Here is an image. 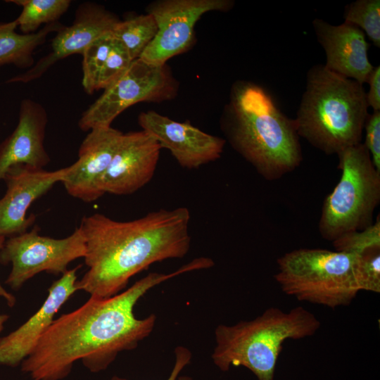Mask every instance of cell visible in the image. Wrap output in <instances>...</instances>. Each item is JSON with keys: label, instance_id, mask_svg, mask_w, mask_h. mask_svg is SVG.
I'll return each instance as SVG.
<instances>
[{"label": "cell", "instance_id": "30", "mask_svg": "<svg viewBox=\"0 0 380 380\" xmlns=\"http://www.w3.org/2000/svg\"><path fill=\"white\" fill-rule=\"evenodd\" d=\"M9 319V316L7 314L0 315V332L3 330L5 323Z\"/></svg>", "mask_w": 380, "mask_h": 380}, {"label": "cell", "instance_id": "9", "mask_svg": "<svg viewBox=\"0 0 380 380\" xmlns=\"http://www.w3.org/2000/svg\"><path fill=\"white\" fill-rule=\"evenodd\" d=\"M176 89L166 65L153 66L139 58L134 60L82 113L79 127L84 131L111 127L113 121L129 106L173 99Z\"/></svg>", "mask_w": 380, "mask_h": 380}, {"label": "cell", "instance_id": "8", "mask_svg": "<svg viewBox=\"0 0 380 380\" xmlns=\"http://www.w3.org/2000/svg\"><path fill=\"white\" fill-rule=\"evenodd\" d=\"M39 231L36 225L30 232L5 240L0 251V262L11 264L5 283L12 289H20L41 272L63 274L68 270L70 262L85 255V238L80 227L63 239L41 236Z\"/></svg>", "mask_w": 380, "mask_h": 380}, {"label": "cell", "instance_id": "6", "mask_svg": "<svg viewBox=\"0 0 380 380\" xmlns=\"http://www.w3.org/2000/svg\"><path fill=\"white\" fill-rule=\"evenodd\" d=\"M274 279L281 291L300 301L335 309L349 305L360 291L354 255L321 248H300L277 260Z\"/></svg>", "mask_w": 380, "mask_h": 380}, {"label": "cell", "instance_id": "7", "mask_svg": "<svg viewBox=\"0 0 380 380\" xmlns=\"http://www.w3.org/2000/svg\"><path fill=\"white\" fill-rule=\"evenodd\" d=\"M337 156L341 175L324 201L318 224L321 236L331 242L372 224L380 202V172L365 144L350 146Z\"/></svg>", "mask_w": 380, "mask_h": 380}, {"label": "cell", "instance_id": "11", "mask_svg": "<svg viewBox=\"0 0 380 380\" xmlns=\"http://www.w3.org/2000/svg\"><path fill=\"white\" fill-rule=\"evenodd\" d=\"M70 166L47 171L26 165L9 168L3 179L6 191L0 199V237L6 239L23 234L35 221L36 216L26 213L31 204L62 182Z\"/></svg>", "mask_w": 380, "mask_h": 380}, {"label": "cell", "instance_id": "3", "mask_svg": "<svg viewBox=\"0 0 380 380\" xmlns=\"http://www.w3.org/2000/svg\"><path fill=\"white\" fill-rule=\"evenodd\" d=\"M222 128L232 148L266 180L281 179L303 160L294 119L258 84L234 85Z\"/></svg>", "mask_w": 380, "mask_h": 380}, {"label": "cell", "instance_id": "29", "mask_svg": "<svg viewBox=\"0 0 380 380\" xmlns=\"http://www.w3.org/2000/svg\"><path fill=\"white\" fill-rule=\"evenodd\" d=\"M6 238L4 236L0 237V251L1 250L4 243L5 242ZM0 297L4 298V300L6 301L7 305L12 308L15 305L16 302V298L15 296H13L12 293L7 291L1 284L0 283Z\"/></svg>", "mask_w": 380, "mask_h": 380}, {"label": "cell", "instance_id": "17", "mask_svg": "<svg viewBox=\"0 0 380 380\" xmlns=\"http://www.w3.org/2000/svg\"><path fill=\"white\" fill-rule=\"evenodd\" d=\"M312 27L325 51L324 65L341 76L367 83L374 67L369 61V44L363 31L347 22L333 25L320 18L313 20Z\"/></svg>", "mask_w": 380, "mask_h": 380}, {"label": "cell", "instance_id": "31", "mask_svg": "<svg viewBox=\"0 0 380 380\" xmlns=\"http://www.w3.org/2000/svg\"><path fill=\"white\" fill-rule=\"evenodd\" d=\"M176 380H193V379L187 375H179Z\"/></svg>", "mask_w": 380, "mask_h": 380}, {"label": "cell", "instance_id": "16", "mask_svg": "<svg viewBox=\"0 0 380 380\" xmlns=\"http://www.w3.org/2000/svg\"><path fill=\"white\" fill-rule=\"evenodd\" d=\"M79 267L63 274L49 288L48 296L39 309L17 329L0 338V365L17 367L32 352L53 322L55 315L77 291Z\"/></svg>", "mask_w": 380, "mask_h": 380}, {"label": "cell", "instance_id": "22", "mask_svg": "<svg viewBox=\"0 0 380 380\" xmlns=\"http://www.w3.org/2000/svg\"><path fill=\"white\" fill-rule=\"evenodd\" d=\"M22 6L19 16L15 19L23 34H32L42 24H51L65 13L70 5L69 0H11Z\"/></svg>", "mask_w": 380, "mask_h": 380}, {"label": "cell", "instance_id": "28", "mask_svg": "<svg viewBox=\"0 0 380 380\" xmlns=\"http://www.w3.org/2000/svg\"><path fill=\"white\" fill-rule=\"evenodd\" d=\"M367 83L369 84L367 101L374 111L380 110V65L374 67Z\"/></svg>", "mask_w": 380, "mask_h": 380}, {"label": "cell", "instance_id": "18", "mask_svg": "<svg viewBox=\"0 0 380 380\" xmlns=\"http://www.w3.org/2000/svg\"><path fill=\"white\" fill-rule=\"evenodd\" d=\"M47 122L42 105L30 99L21 101L18 125L0 144V180L14 165L43 169L50 162L44 144Z\"/></svg>", "mask_w": 380, "mask_h": 380}, {"label": "cell", "instance_id": "1", "mask_svg": "<svg viewBox=\"0 0 380 380\" xmlns=\"http://www.w3.org/2000/svg\"><path fill=\"white\" fill-rule=\"evenodd\" d=\"M191 260L165 274L151 272L109 298L90 296L79 308L54 319L21 365L31 380H61L81 360L91 372L106 369L122 351L135 349L153 331L156 315L135 317L137 302L158 284L196 270Z\"/></svg>", "mask_w": 380, "mask_h": 380}, {"label": "cell", "instance_id": "19", "mask_svg": "<svg viewBox=\"0 0 380 380\" xmlns=\"http://www.w3.org/2000/svg\"><path fill=\"white\" fill-rule=\"evenodd\" d=\"M82 57V84L89 94L108 87L133 61L110 32L90 44Z\"/></svg>", "mask_w": 380, "mask_h": 380}, {"label": "cell", "instance_id": "4", "mask_svg": "<svg viewBox=\"0 0 380 380\" xmlns=\"http://www.w3.org/2000/svg\"><path fill=\"white\" fill-rule=\"evenodd\" d=\"M363 84L313 65L294 119L299 137L325 154H338L361 143L369 115Z\"/></svg>", "mask_w": 380, "mask_h": 380}, {"label": "cell", "instance_id": "20", "mask_svg": "<svg viewBox=\"0 0 380 380\" xmlns=\"http://www.w3.org/2000/svg\"><path fill=\"white\" fill-rule=\"evenodd\" d=\"M15 20L0 23V66L13 65L18 68H31L34 65V51L44 44L46 37L63 26L55 22L46 25L42 30L32 34H19L15 30Z\"/></svg>", "mask_w": 380, "mask_h": 380}, {"label": "cell", "instance_id": "21", "mask_svg": "<svg viewBox=\"0 0 380 380\" xmlns=\"http://www.w3.org/2000/svg\"><path fill=\"white\" fill-rule=\"evenodd\" d=\"M158 30L156 22L150 13L120 20L110 32L125 49L130 58L138 59L154 39Z\"/></svg>", "mask_w": 380, "mask_h": 380}, {"label": "cell", "instance_id": "27", "mask_svg": "<svg viewBox=\"0 0 380 380\" xmlns=\"http://www.w3.org/2000/svg\"><path fill=\"white\" fill-rule=\"evenodd\" d=\"M175 361L172 369L165 380H176L181 372L191 362L192 354L191 352L186 347L179 346L175 349ZM110 380H128L125 378L113 376Z\"/></svg>", "mask_w": 380, "mask_h": 380}, {"label": "cell", "instance_id": "25", "mask_svg": "<svg viewBox=\"0 0 380 380\" xmlns=\"http://www.w3.org/2000/svg\"><path fill=\"white\" fill-rule=\"evenodd\" d=\"M354 270L360 291L380 292V248L354 255Z\"/></svg>", "mask_w": 380, "mask_h": 380}, {"label": "cell", "instance_id": "23", "mask_svg": "<svg viewBox=\"0 0 380 380\" xmlns=\"http://www.w3.org/2000/svg\"><path fill=\"white\" fill-rule=\"evenodd\" d=\"M344 22L355 25L366 33L376 47H380V1L356 0L345 7Z\"/></svg>", "mask_w": 380, "mask_h": 380}, {"label": "cell", "instance_id": "26", "mask_svg": "<svg viewBox=\"0 0 380 380\" xmlns=\"http://www.w3.org/2000/svg\"><path fill=\"white\" fill-rule=\"evenodd\" d=\"M365 129V146L367 148L375 168L380 172V110L368 115Z\"/></svg>", "mask_w": 380, "mask_h": 380}, {"label": "cell", "instance_id": "10", "mask_svg": "<svg viewBox=\"0 0 380 380\" xmlns=\"http://www.w3.org/2000/svg\"><path fill=\"white\" fill-rule=\"evenodd\" d=\"M233 5L231 0H163L151 4L147 12L154 18L158 30L139 59L153 66L165 65L191 46L194 26L205 13L227 11Z\"/></svg>", "mask_w": 380, "mask_h": 380}, {"label": "cell", "instance_id": "14", "mask_svg": "<svg viewBox=\"0 0 380 380\" xmlns=\"http://www.w3.org/2000/svg\"><path fill=\"white\" fill-rule=\"evenodd\" d=\"M161 147L146 131L122 134L113 158L103 176V193L129 195L147 184L157 168Z\"/></svg>", "mask_w": 380, "mask_h": 380}, {"label": "cell", "instance_id": "5", "mask_svg": "<svg viewBox=\"0 0 380 380\" xmlns=\"http://www.w3.org/2000/svg\"><path fill=\"white\" fill-rule=\"evenodd\" d=\"M320 325L315 315L302 306L288 312L271 307L253 319L217 325L212 360L222 372L241 366L258 380H275L284 342L311 336Z\"/></svg>", "mask_w": 380, "mask_h": 380}, {"label": "cell", "instance_id": "13", "mask_svg": "<svg viewBox=\"0 0 380 380\" xmlns=\"http://www.w3.org/2000/svg\"><path fill=\"white\" fill-rule=\"evenodd\" d=\"M114 14L94 3L77 8L72 24L63 27L52 40L51 51L26 72L13 76L7 83H27L39 78L56 62L70 55L82 54L95 40L112 31L120 21Z\"/></svg>", "mask_w": 380, "mask_h": 380}, {"label": "cell", "instance_id": "2", "mask_svg": "<svg viewBox=\"0 0 380 380\" xmlns=\"http://www.w3.org/2000/svg\"><path fill=\"white\" fill-rule=\"evenodd\" d=\"M190 219L186 207L160 209L125 222L101 213L84 217L80 227L85 238L88 270L77 281V291L109 298L152 264L182 258L191 248Z\"/></svg>", "mask_w": 380, "mask_h": 380}, {"label": "cell", "instance_id": "15", "mask_svg": "<svg viewBox=\"0 0 380 380\" xmlns=\"http://www.w3.org/2000/svg\"><path fill=\"white\" fill-rule=\"evenodd\" d=\"M122 134L112 127L90 130L80 145L77 160L70 165L69 172L62 182L70 196L90 203L104 194L101 181Z\"/></svg>", "mask_w": 380, "mask_h": 380}, {"label": "cell", "instance_id": "24", "mask_svg": "<svg viewBox=\"0 0 380 380\" xmlns=\"http://www.w3.org/2000/svg\"><path fill=\"white\" fill-rule=\"evenodd\" d=\"M335 251L360 255L367 250L380 248V218L378 215L375 222L367 228L345 234L334 241Z\"/></svg>", "mask_w": 380, "mask_h": 380}, {"label": "cell", "instance_id": "12", "mask_svg": "<svg viewBox=\"0 0 380 380\" xmlns=\"http://www.w3.org/2000/svg\"><path fill=\"white\" fill-rule=\"evenodd\" d=\"M138 122L161 148L170 151L182 167L189 170L219 159L226 143L224 139L204 132L189 122H179L153 110L141 113Z\"/></svg>", "mask_w": 380, "mask_h": 380}]
</instances>
